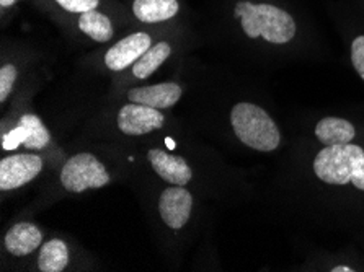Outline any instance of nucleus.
Wrapping results in <instances>:
<instances>
[{
    "mask_svg": "<svg viewBox=\"0 0 364 272\" xmlns=\"http://www.w3.org/2000/svg\"><path fill=\"white\" fill-rule=\"evenodd\" d=\"M332 271H343V272H348V271H355V269H351V268H348V266H336V268H333Z\"/></svg>",
    "mask_w": 364,
    "mask_h": 272,
    "instance_id": "22",
    "label": "nucleus"
},
{
    "mask_svg": "<svg viewBox=\"0 0 364 272\" xmlns=\"http://www.w3.org/2000/svg\"><path fill=\"white\" fill-rule=\"evenodd\" d=\"M165 116L161 109L141 103H128L118 111L117 126L124 136H146L154 131L162 129Z\"/></svg>",
    "mask_w": 364,
    "mask_h": 272,
    "instance_id": "6",
    "label": "nucleus"
},
{
    "mask_svg": "<svg viewBox=\"0 0 364 272\" xmlns=\"http://www.w3.org/2000/svg\"><path fill=\"white\" fill-rule=\"evenodd\" d=\"M350 60L353 69L364 82V33H358L350 41Z\"/></svg>",
    "mask_w": 364,
    "mask_h": 272,
    "instance_id": "18",
    "label": "nucleus"
},
{
    "mask_svg": "<svg viewBox=\"0 0 364 272\" xmlns=\"http://www.w3.org/2000/svg\"><path fill=\"white\" fill-rule=\"evenodd\" d=\"M18 70L14 64H4L0 69V102L5 103L12 93Z\"/></svg>",
    "mask_w": 364,
    "mask_h": 272,
    "instance_id": "19",
    "label": "nucleus"
},
{
    "mask_svg": "<svg viewBox=\"0 0 364 272\" xmlns=\"http://www.w3.org/2000/svg\"><path fill=\"white\" fill-rule=\"evenodd\" d=\"M77 28L95 43H108L114 36V25L112 18L102 10H88L77 16Z\"/></svg>",
    "mask_w": 364,
    "mask_h": 272,
    "instance_id": "15",
    "label": "nucleus"
},
{
    "mask_svg": "<svg viewBox=\"0 0 364 272\" xmlns=\"http://www.w3.org/2000/svg\"><path fill=\"white\" fill-rule=\"evenodd\" d=\"M172 54V44L168 41H159L152 44L147 51L141 55L139 60L132 64V75L136 79H147L156 72Z\"/></svg>",
    "mask_w": 364,
    "mask_h": 272,
    "instance_id": "17",
    "label": "nucleus"
},
{
    "mask_svg": "<svg viewBox=\"0 0 364 272\" xmlns=\"http://www.w3.org/2000/svg\"><path fill=\"white\" fill-rule=\"evenodd\" d=\"M316 138L323 147L350 143L356 138V127L348 119L338 116H325L316 124L314 129Z\"/></svg>",
    "mask_w": 364,
    "mask_h": 272,
    "instance_id": "13",
    "label": "nucleus"
},
{
    "mask_svg": "<svg viewBox=\"0 0 364 272\" xmlns=\"http://www.w3.org/2000/svg\"><path fill=\"white\" fill-rule=\"evenodd\" d=\"M147 160L152 170L168 185L185 186L193 180L191 166L180 155H172L161 148H152L147 152Z\"/></svg>",
    "mask_w": 364,
    "mask_h": 272,
    "instance_id": "9",
    "label": "nucleus"
},
{
    "mask_svg": "<svg viewBox=\"0 0 364 272\" xmlns=\"http://www.w3.org/2000/svg\"><path fill=\"white\" fill-rule=\"evenodd\" d=\"M60 10L68 13H84L88 10H95L100 7V0H53Z\"/></svg>",
    "mask_w": 364,
    "mask_h": 272,
    "instance_id": "20",
    "label": "nucleus"
},
{
    "mask_svg": "<svg viewBox=\"0 0 364 272\" xmlns=\"http://www.w3.org/2000/svg\"><path fill=\"white\" fill-rule=\"evenodd\" d=\"M152 46V36L146 31H134L131 35L121 38L119 41L108 48L103 55V62L109 70L121 72L128 69L136 60L141 59L149 48Z\"/></svg>",
    "mask_w": 364,
    "mask_h": 272,
    "instance_id": "7",
    "label": "nucleus"
},
{
    "mask_svg": "<svg viewBox=\"0 0 364 272\" xmlns=\"http://www.w3.org/2000/svg\"><path fill=\"white\" fill-rule=\"evenodd\" d=\"M43 160L36 153H15L0 162V190L15 191L41 173Z\"/></svg>",
    "mask_w": 364,
    "mask_h": 272,
    "instance_id": "5",
    "label": "nucleus"
},
{
    "mask_svg": "<svg viewBox=\"0 0 364 272\" xmlns=\"http://www.w3.org/2000/svg\"><path fill=\"white\" fill-rule=\"evenodd\" d=\"M69 264V248L63 240H49L43 243L38 254V271L41 272H63Z\"/></svg>",
    "mask_w": 364,
    "mask_h": 272,
    "instance_id": "16",
    "label": "nucleus"
},
{
    "mask_svg": "<svg viewBox=\"0 0 364 272\" xmlns=\"http://www.w3.org/2000/svg\"><path fill=\"white\" fill-rule=\"evenodd\" d=\"M193 210V196L185 186L167 187L159 199V214L168 229L181 230L188 224Z\"/></svg>",
    "mask_w": 364,
    "mask_h": 272,
    "instance_id": "8",
    "label": "nucleus"
},
{
    "mask_svg": "<svg viewBox=\"0 0 364 272\" xmlns=\"http://www.w3.org/2000/svg\"><path fill=\"white\" fill-rule=\"evenodd\" d=\"M312 171L323 185H351L364 192V147L353 142L323 147L314 158Z\"/></svg>",
    "mask_w": 364,
    "mask_h": 272,
    "instance_id": "2",
    "label": "nucleus"
},
{
    "mask_svg": "<svg viewBox=\"0 0 364 272\" xmlns=\"http://www.w3.org/2000/svg\"><path fill=\"white\" fill-rule=\"evenodd\" d=\"M43 245V233L31 222H20L5 233L4 246L12 256H28Z\"/></svg>",
    "mask_w": 364,
    "mask_h": 272,
    "instance_id": "11",
    "label": "nucleus"
},
{
    "mask_svg": "<svg viewBox=\"0 0 364 272\" xmlns=\"http://www.w3.org/2000/svg\"><path fill=\"white\" fill-rule=\"evenodd\" d=\"M59 181L65 191L80 194L88 190H100L112 181L108 170L93 153H75L63 165Z\"/></svg>",
    "mask_w": 364,
    "mask_h": 272,
    "instance_id": "4",
    "label": "nucleus"
},
{
    "mask_svg": "<svg viewBox=\"0 0 364 272\" xmlns=\"http://www.w3.org/2000/svg\"><path fill=\"white\" fill-rule=\"evenodd\" d=\"M181 95H183V90H181L178 83L167 82L157 83V85L131 88L126 98L131 103H141L157 109H167L178 103Z\"/></svg>",
    "mask_w": 364,
    "mask_h": 272,
    "instance_id": "10",
    "label": "nucleus"
},
{
    "mask_svg": "<svg viewBox=\"0 0 364 272\" xmlns=\"http://www.w3.org/2000/svg\"><path fill=\"white\" fill-rule=\"evenodd\" d=\"M131 12L141 23H164L173 20L180 13V2L178 0H132Z\"/></svg>",
    "mask_w": 364,
    "mask_h": 272,
    "instance_id": "12",
    "label": "nucleus"
},
{
    "mask_svg": "<svg viewBox=\"0 0 364 272\" xmlns=\"http://www.w3.org/2000/svg\"><path fill=\"white\" fill-rule=\"evenodd\" d=\"M16 2H18V0H0V7H2V10H9L15 7Z\"/></svg>",
    "mask_w": 364,
    "mask_h": 272,
    "instance_id": "21",
    "label": "nucleus"
},
{
    "mask_svg": "<svg viewBox=\"0 0 364 272\" xmlns=\"http://www.w3.org/2000/svg\"><path fill=\"white\" fill-rule=\"evenodd\" d=\"M230 126L235 137L257 152H274L281 146V131L262 107L240 102L230 109Z\"/></svg>",
    "mask_w": 364,
    "mask_h": 272,
    "instance_id": "3",
    "label": "nucleus"
},
{
    "mask_svg": "<svg viewBox=\"0 0 364 272\" xmlns=\"http://www.w3.org/2000/svg\"><path fill=\"white\" fill-rule=\"evenodd\" d=\"M232 20L247 40L268 46H289L299 36V20L273 0H235Z\"/></svg>",
    "mask_w": 364,
    "mask_h": 272,
    "instance_id": "1",
    "label": "nucleus"
},
{
    "mask_svg": "<svg viewBox=\"0 0 364 272\" xmlns=\"http://www.w3.org/2000/svg\"><path fill=\"white\" fill-rule=\"evenodd\" d=\"M4 138H16V143H21L28 150H41L48 147L51 141V134L43 124V121L36 114H23L20 119V124L12 134L4 136Z\"/></svg>",
    "mask_w": 364,
    "mask_h": 272,
    "instance_id": "14",
    "label": "nucleus"
}]
</instances>
